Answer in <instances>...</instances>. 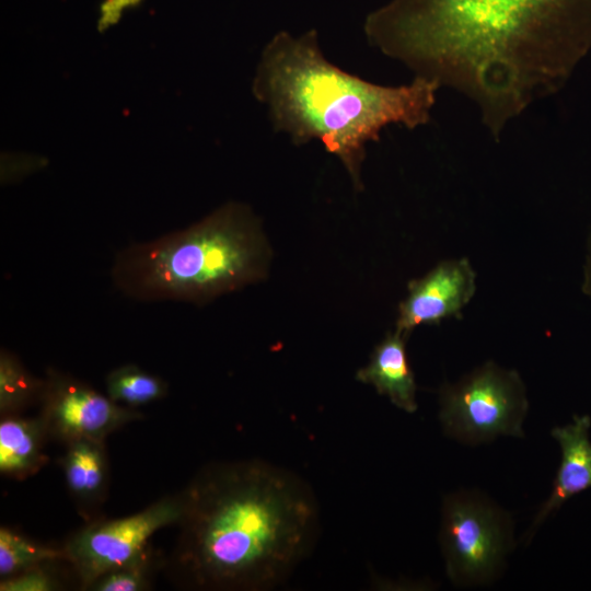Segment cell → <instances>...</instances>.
I'll use <instances>...</instances> for the list:
<instances>
[{"mask_svg": "<svg viewBox=\"0 0 591 591\" xmlns=\"http://www.w3.org/2000/svg\"><path fill=\"white\" fill-rule=\"evenodd\" d=\"M476 290V274L466 258L439 263L427 275L408 283L398 306L395 331L408 337L422 324H438L459 315Z\"/></svg>", "mask_w": 591, "mask_h": 591, "instance_id": "9c48e42d", "label": "cell"}, {"mask_svg": "<svg viewBox=\"0 0 591 591\" xmlns=\"http://www.w3.org/2000/svg\"><path fill=\"white\" fill-rule=\"evenodd\" d=\"M591 417L573 415L570 422L551 430L560 451V462L551 495L538 509L532 530L561 506L591 488Z\"/></svg>", "mask_w": 591, "mask_h": 591, "instance_id": "30bf717a", "label": "cell"}, {"mask_svg": "<svg viewBox=\"0 0 591 591\" xmlns=\"http://www.w3.org/2000/svg\"><path fill=\"white\" fill-rule=\"evenodd\" d=\"M40 417L49 437L68 443L78 439L104 441L143 415L103 395L88 383L54 368L44 378Z\"/></svg>", "mask_w": 591, "mask_h": 591, "instance_id": "ba28073f", "label": "cell"}, {"mask_svg": "<svg viewBox=\"0 0 591 591\" xmlns=\"http://www.w3.org/2000/svg\"><path fill=\"white\" fill-rule=\"evenodd\" d=\"M363 31L415 77L470 99L497 137L591 51V0H390Z\"/></svg>", "mask_w": 591, "mask_h": 591, "instance_id": "6da1fadb", "label": "cell"}, {"mask_svg": "<svg viewBox=\"0 0 591 591\" xmlns=\"http://www.w3.org/2000/svg\"><path fill=\"white\" fill-rule=\"evenodd\" d=\"M48 438L40 416L26 418L19 415L1 416L0 472L2 475L24 479L46 463L43 452Z\"/></svg>", "mask_w": 591, "mask_h": 591, "instance_id": "4fadbf2b", "label": "cell"}, {"mask_svg": "<svg viewBox=\"0 0 591 591\" xmlns=\"http://www.w3.org/2000/svg\"><path fill=\"white\" fill-rule=\"evenodd\" d=\"M44 379L31 374L20 359L7 349L0 351V414L19 415L40 402Z\"/></svg>", "mask_w": 591, "mask_h": 591, "instance_id": "5bb4252c", "label": "cell"}, {"mask_svg": "<svg viewBox=\"0 0 591 591\" xmlns=\"http://www.w3.org/2000/svg\"><path fill=\"white\" fill-rule=\"evenodd\" d=\"M152 557L112 570L90 586L94 591H141L149 587Z\"/></svg>", "mask_w": 591, "mask_h": 591, "instance_id": "e0dca14e", "label": "cell"}, {"mask_svg": "<svg viewBox=\"0 0 591 591\" xmlns=\"http://www.w3.org/2000/svg\"><path fill=\"white\" fill-rule=\"evenodd\" d=\"M439 89L419 77L385 86L349 73L327 60L315 30L299 36L276 33L262 51L252 88L275 131L296 146L321 141L344 164L357 190L363 187L367 143L393 124L408 129L427 124Z\"/></svg>", "mask_w": 591, "mask_h": 591, "instance_id": "3957f363", "label": "cell"}, {"mask_svg": "<svg viewBox=\"0 0 591 591\" xmlns=\"http://www.w3.org/2000/svg\"><path fill=\"white\" fill-rule=\"evenodd\" d=\"M59 559H66L63 547L46 546L31 541L7 526L0 528L1 579Z\"/></svg>", "mask_w": 591, "mask_h": 591, "instance_id": "2e32d148", "label": "cell"}, {"mask_svg": "<svg viewBox=\"0 0 591 591\" xmlns=\"http://www.w3.org/2000/svg\"><path fill=\"white\" fill-rule=\"evenodd\" d=\"M184 509L183 490L135 514L93 521L68 538L63 546L66 560L72 565L81 586L89 589L103 575L150 557L149 538L158 530L177 524Z\"/></svg>", "mask_w": 591, "mask_h": 591, "instance_id": "52a82bcc", "label": "cell"}, {"mask_svg": "<svg viewBox=\"0 0 591 591\" xmlns=\"http://www.w3.org/2000/svg\"><path fill=\"white\" fill-rule=\"evenodd\" d=\"M268 254L251 209L229 202L184 230L119 251L111 278L134 300L200 305L262 279Z\"/></svg>", "mask_w": 591, "mask_h": 591, "instance_id": "277c9868", "label": "cell"}, {"mask_svg": "<svg viewBox=\"0 0 591 591\" xmlns=\"http://www.w3.org/2000/svg\"><path fill=\"white\" fill-rule=\"evenodd\" d=\"M439 542L453 584L487 586L500 576L514 546L513 520L478 490L454 491L443 499Z\"/></svg>", "mask_w": 591, "mask_h": 591, "instance_id": "5b68a950", "label": "cell"}, {"mask_svg": "<svg viewBox=\"0 0 591 591\" xmlns=\"http://www.w3.org/2000/svg\"><path fill=\"white\" fill-rule=\"evenodd\" d=\"M45 565H39L23 572L0 580L1 591H53L59 583Z\"/></svg>", "mask_w": 591, "mask_h": 591, "instance_id": "ac0fdd59", "label": "cell"}, {"mask_svg": "<svg viewBox=\"0 0 591 591\" xmlns=\"http://www.w3.org/2000/svg\"><path fill=\"white\" fill-rule=\"evenodd\" d=\"M170 568L197 588L276 586L308 551L317 510L294 475L260 461L210 464L189 483Z\"/></svg>", "mask_w": 591, "mask_h": 591, "instance_id": "7a4b0ae2", "label": "cell"}, {"mask_svg": "<svg viewBox=\"0 0 591 591\" xmlns=\"http://www.w3.org/2000/svg\"><path fill=\"white\" fill-rule=\"evenodd\" d=\"M66 484L81 514L89 520L90 512L106 496L108 463L104 441L78 439L67 443L61 459Z\"/></svg>", "mask_w": 591, "mask_h": 591, "instance_id": "7c38bea8", "label": "cell"}, {"mask_svg": "<svg viewBox=\"0 0 591 591\" xmlns=\"http://www.w3.org/2000/svg\"><path fill=\"white\" fill-rule=\"evenodd\" d=\"M406 338L396 331L389 333L374 348L369 363L357 372L356 379L373 385L396 407L414 413L417 385L406 354Z\"/></svg>", "mask_w": 591, "mask_h": 591, "instance_id": "8fae6325", "label": "cell"}, {"mask_svg": "<svg viewBox=\"0 0 591 591\" xmlns=\"http://www.w3.org/2000/svg\"><path fill=\"white\" fill-rule=\"evenodd\" d=\"M529 409L525 385L515 370L487 361L439 390L443 432L466 445L498 437L523 438Z\"/></svg>", "mask_w": 591, "mask_h": 591, "instance_id": "8992f818", "label": "cell"}, {"mask_svg": "<svg viewBox=\"0 0 591 591\" xmlns=\"http://www.w3.org/2000/svg\"><path fill=\"white\" fill-rule=\"evenodd\" d=\"M106 395L115 403L136 408L163 398L167 383L136 364H124L112 370L105 379Z\"/></svg>", "mask_w": 591, "mask_h": 591, "instance_id": "9a60e30c", "label": "cell"}, {"mask_svg": "<svg viewBox=\"0 0 591 591\" xmlns=\"http://www.w3.org/2000/svg\"><path fill=\"white\" fill-rule=\"evenodd\" d=\"M581 289L587 297L591 298V232L587 240Z\"/></svg>", "mask_w": 591, "mask_h": 591, "instance_id": "d6986e66", "label": "cell"}]
</instances>
